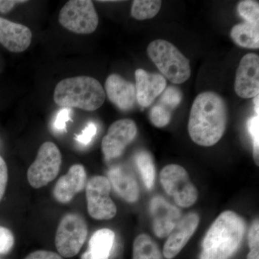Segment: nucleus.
<instances>
[{
  "label": "nucleus",
  "instance_id": "obj_1",
  "mask_svg": "<svg viewBox=\"0 0 259 259\" xmlns=\"http://www.w3.org/2000/svg\"><path fill=\"white\" fill-rule=\"evenodd\" d=\"M228 122V107L218 94L205 92L196 97L191 108L188 131L201 146H214L223 137Z\"/></svg>",
  "mask_w": 259,
  "mask_h": 259
},
{
  "label": "nucleus",
  "instance_id": "obj_2",
  "mask_svg": "<svg viewBox=\"0 0 259 259\" xmlns=\"http://www.w3.org/2000/svg\"><path fill=\"white\" fill-rule=\"evenodd\" d=\"M245 231L239 215L232 211L223 212L204 237L200 259H229L239 248Z\"/></svg>",
  "mask_w": 259,
  "mask_h": 259
},
{
  "label": "nucleus",
  "instance_id": "obj_3",
  "mask_svg": "<svg viewBox=\"0 0 259 259\" xmlns=\"http://www.w3.org/2000/svg\"><path fill=\"white\" fill-rule=\"evenodd\" d=\"M105 90L101 83L91 76L66 78L56 85L54 100L63 108H78L95 111L105 101Z\"/></svg>",
  "mask_w": 259,
  "mask_h": 259
},
{
  "label": "nucleus",
  "instance_id": "obj_4",
  "mask_svg": "<svg viewBox=\"0 0 259 259\" xmlns=\"http://www.w3.org/2000/svg\"><path fill=\"white\" fill-rule=\"evenodd\" d=\"M148 56L161 74L173 83L180 84L190 77V61L171 42L157 39L148 45Z\"/></svg>",
  "mask_w": 259,
  "mask_h": 259
},
{
  "label": "nucleus",
  "instance_id": "obj_5",
  "mask_svg": "<svg viewBox=\"0 0 259 259\" xmlns=\"http://www.w3.org/2000/svg\"><path fill=\"white\" fill-rule=\"evenodd\" d=\"M88 225L76 213L66 214L61 220L56 231L55 244L61 256L71 258L79 253L87 240Z\"/></svg>",
  "mask_w": 259,
  "mask_h": 259
},
{
  "label": "nucleus",
  "instance_id": "obj_6",
  "mask_svg": "<svg viewBox=\"0 0 259 259\" xmlns=\"http://www.w3.org/2000/svg\"><path fill=\"white\" fill-rule=\"evenodd\" d=\"M59 21L64 28L76 34H91L99 24L93 1L70 0L61 8Z\"/></svg>",
  "mask_w": 259,
  "mask_h": 259
},
{
  "label": "nucleus",
  "instance_id": "obj_7",
  "mask_svg": "<svg viewBox=\"0 0 259 259\" xmlns=\"http://www.w3.org/2000/svg\"><path fill=\"white\" fill-rule=\"evenodd\" d=\"M61 154L54 143L47 141L41 145L36 158L28 170L29 184L35 189L45 187L55 180L60 171Z\"/></svg>",
  "mask_w": 259,
  "mask_h": 259
},
{
  "label": "nucleus",
  "instance_id": "obj_8",
  "mask_svg": "<svg viewBox=\"0 0 259 259\" xmlns=\"http://www.w3.org/2000/svg\"><path fill=\"white\" fill-rule=\"evenodd\" d=\"M160 180L166 193L172 196L180 207H191L198 198V192L191 182L188 173L180 165L165 166L160 174Z\"/></svg>",
  "mask_w": 259,
  "mask_h": 259
},
{
  "label": "nucleus",
  "instance_id": "obj_9",
  "mask_svg": "<svg viewBox=\"0 0 259 259\" xmlns=\"http://www.w3.org/2000/svg\"><path fill=\"white\" fill-rule=\"evenodd\" d=\"M111 188L106 177L95 176L87 182L85 189L88 210L94 219L110 220L117 214V207L110 197Z\"/></svg>",
  "mask_w": 259,
  "mask_h": 259
},
{
  "label": "nucleus",
  "instance_id": "obj_10",
  "mask_svg": "<svg viewBox=\"0 0 259 259\" xmlns=\"http://www.w3.org/2000/svg\"><path fill=\"white\" fill-rule=\"evenodd\" d=\"M137 135V126L134 120L122 119L109 127L102 141V150L107 159L119 157Z\"/></svg>",
  "mask_w": 259,
  "mask_h": 259
},
{
  "label": "nucleus",
  "instance_id": "obj_11",
  "mask_svg": "<svg viewBox=\"0 0 259 259\" xmlns=\"http://www.w3.org/2000/svg\"><path fill=\"white\" fill-rule=\"evenodd\" d=\"M235 91L244 99L254 98L259 94V57L248 54L242 58L236 71Z\"/></svg>",
  "mask_w": 259,
  "mask_h": 259
},
{
  "label": "nucleus",
  "instance_id": "obj_12",
  "mask_svg": "<svg viewBox=\"0 0 259 259\" xmlns=\"http://www.w3.org/2000/svg\"><path fill=\"white\" fill-rule=\"evenodd\" d=\"M153 229L156 236H168L181 219L180 209L161 197H155L150 203Z\"/></svg>",
  "mask_w": 259,
  "mask_h": 259
},
{
  "label": "nucleus",
  "instance_id": "obj_13",
  "mask_svg": "<svg viewBox=\"0 0 259 259\" xmlns=\"http://www.w3.org/2000/svg\"><path fill=\"white\" fill-rule=\"evenodd\" d=\"M199 222L198 214L190 213L180 219L175 227L163 247V255L167 259L176 257L193 236Z\"/></svg>",
  "mask_w": 259,
  "mask_h": 259
},
{
  "label": "nucleus",
  "instance_id": "obj_14",
  "mask_svg": "<svg viewBox=\"0 0 259 259\" xmlns=\"http://www.w3.org/2000/svg\"><path fill=\"white\" fill-rule=\"evenodd\" d=\"M136 102L142 107H149L166 88L164 76L151 74L142 69L135 72Z\"/></svg>",
  "mask_w": 259,
  "mask_h": 259
},
{
  "label": "nucleus",
  "instance_id": "obj_15",
  "mask_svg": "<svg viewBox=\"0 0 259 259\" xmlns=\"http://www.w3.org/2000/svg\"><path fill=\"white\" fill-rule=\"evenodd\" d=\"M87 185V173L81 164L70 167L69 171L56 182L54 187V198L61 204L69 203L74 196L81 192Z\"/></svg>",
  "mask_w": 259,
  "mask_h": 259
},
{
  "label": "nucleus",
  "instance_id": "obj_16",
  "mask_svg": "<svg viewBox=\"0 0 259 259\" xmlns=\"http://www.w3.org/2000/svg\"><path fill=\"white\" fill-rule=\"evenodd\" d=\"M32 32L25 25L0 17V44L13 53L26 51L32 41Z\"/></svg>",
  "mask_w": 259,
  "mask_h": 259
},
{
  "label": "nucleus",
  "instance_id": "obj_17",
  "mask_svg": "<svg viewBox=\"0 0 259 259\" xmlns=\"http://www.w3.org/2000/svg\"><path fill=\"white\" fill-rule=\"evenodd\" d=\"M110 101L122 111L134 108L136 102V88L120 75L112 74L105 81V91Z\"/></svg>",
  "mask_w": 259,
  "mask_h": 259
},
{
  "label": "nucleus",
  "instance_id": "obj_18",
  "mask_svg": "<svg viewBox=\"0 0 259 259\" xmlns=\"http://www.w3.org/2000/svg\"><path fill=\"white\" fill-rule=\"evenodd\" d=\"M111 187L122 199L135 202L139 198V187L135 177L121 167H114L108 172Z\"/></svg>",
  "mask_w": 259,
  "mask_h": 259
},
{
  "label": "nucleus",
  "instance_id": "obj_19",
  "mask_svg": "<svg viewBox=\"0 0 259 259\" xmlns=\"http://www.w3.org/2000/svg\"><path fill=\"white\" fill-rule=\"evenodd\" d=\"M115 240V233L111 230H98L90 238L88 249L81 255V259H110Z\"/></svg>",
  "mask_w": 259,
  "mask_h": 259
},
{
  "label": "nucleus",
  "instance_id": "obj_20",
  "mask_svg": "<svg viewBox=\"0 0 259 259\" xmlns=\"http://www.w3.org/2000/svg\"><path fill=\"white\" fill-rule=\"evenodd\" d=\"M232 40L239 47L245 49L259 48V23H244L237 24L231 29Z\"/></svg>",
  "mask_w": 259,
  "mask_h": 259
},
{
  "label": "nucleus",
  "instance_id": "obj_21",
  "mask_svg": "<svg viewBox=\"0 0 259 259\" xmlns=\"http://www.w3.org/2000/svg\"><path fill=\"white\" fill-rule=\"evenodd\" d=\"M133 259H163L157 245L148 235H139L135 239Z\"/></svg>",
  "mask_w": 259,
  "mask_h": 259
},
{
  "label": "nucleus",
  "instance_id": "obj_22",
  "mask_svg": "<svg viewBox=\"0 0 259 259\" xmlns=\"http://www.w3.org/2000/svg\"><path fill=\"white\" fill-rule=\"evenodd\" d=\"M162 5L158 0H135L131 8V15L138 20H148L158 14Z\"/></svg>",
  "mask_w": 259,
  "mask_h": 259
},
{
  "label": "nucleus",
  "instance_id": "obj_23",
  "mask_svg": "<svg viewBox=\"0 0 259 259\" xmlns=\"http://www.w3.org/2000/svg\"><path fill=\"white\" fill-rule=\"evenodd\" d=\"M136 162L145 186L148 190H151L155 179V168L152 156L147 151H140L136 154Z\"/></svg>",
  "mask_w": 259,
  "mask_h": 259
},
{
  "label": "nucleus",
  "instance_id": "obj_24",
  "mask_svg": "<svg viewBox=\"0 0 259 259\" xmlns=\"http://www.w3.org/2000/svg\"><path fill=\"white\" fill-rule=\"evenodd\" d=\"M238 12L245 22L259 23V4L258 2L244 0L238 5Z\"/></svg>",
  "mask_w": 259,
  "mask_h": 259
},
{
  "label": "nucleus",
  "instance_id": "obj_25",
  "mask_svg": "<svg viewBox=\"0 0 259 259\" xmlns=\"http://www.w3.org/2000/svg\"><path fill=\"white\" fill-rule=\"evenodd\" d=\"M182 100V95L180 90L175 87H168L162 93L160 105L166 107L171 111L180 105Z\"/></svg>",
  "mask_w": 259,
  "mask_h": 259
},
{
  "label": "nucleus",
  "instance_id": "obj_26",
  "mask_svg": "<svg viewBox=\"0 0 259 259\" xmlns=\"http://www.w3.org/2000/svg\"><path fill=\"white\" fill-rule=\"evenodd\" d=\"M150 120L153 125L158 127H164L171 121V111L161 105H155L150 111Z\"/></svg>",
  "mask_w": 259,
  "mask_h": 259
},
{
  "label": "nucleus",
  "instance_id": "obj_27",
  "mask_svg": "<svg viewBox=\"0 0 259 259\" xmlns=\"http://www.w3.org/2000/svg\"><path fill=\"white\" fill-rule=\"evenodd\" d=\"M248 245L250 252L247 259H259V223L258 220L254 221L248 233Z\"/></svg>",
  "mask_w": 259,
  "mask_h": 259
},
{
  "label": "nucleus",
  "instance_id": "obj_28",
  "mask_svg": "<svg viewBox=\"0 0 259 259\" xmlns=\"http://www.w3.org/2000/svg\"><path fill=\"white\" fill-rule=\"evenodd\" d=\"M248 132L253 140V158L256 165L259 164V115H255L248 122Z\"/></svg>",
  "mask_w": 259,
  "mask_h": 259
},
{
  "label": "nucleus",
  "instance_id": "obj_29",
  "mask_svg": "<svg viewBox=\"0 0 259 259\" xmlns=\"http://www.w3.org/2000/svg\"><path fill=\"white\" fill-rule=\"evenodd\" d=\"M15 244L14 235L5 227L0 226V254H8Z\"/></svg>",
  "mask_w": 259,
  "mask_h": 259
},
{
  "label": "nucleus",
  "instance_id": "obj_30",
  "mask_svg": "<svg viewBox=\"0 0 259 259\" xmlns=\"http://www.w3.org/2000/svg\"><path fill=\"white\" fill-rule=\"evenodd\" d=\"M97 132V125L94 122H90L81 131V134L76 136V141L83 146H88L92 142L93 138L96 136Z\"/></svg>",
  "mask_w": 259,
  "mask_h": 259
},
{
  "label": "nucleus",
  "instance_id": "obj_31",
  "mask_svg": "<svg viewBox=\"0 0 259 259\" xmlns=\"http://www.w3.org/2000/svg\"><path fill=\"white\" fill-rule=\"evenodd\" d=\"M71 110L70 108H62L56 115L54 122V129L59 132H63L66 130V123L71 118Z\"/></svg>",
  "mask_w": 259,
  "mask_h": 259
},
{
  "label": "nucleus",
  "instance_id": "obj_32",
  "mask_svg": "<svg viewBox=\"0 0 259 259\" xmlns=\"http://www.w3.org/2000/svg\"><path fill=\"white\" fill-rule=\"evenodd\" d=\"M8 181V171L6 162L0 156V201L3 199V196L6 191L7 185Z\"/></svg>",
  "mask_w": 259,
  "mask_h": 259
},
{
  "label": "nucleus",
  "instance_id": "obj_33",
  "mask_svg": "<svg viewBox=\"0 0 259 259\" xmlns=\"http://www.w3.org/2000/svg\"><path fill=\"white\" fill-rule=\"evenodd\" d=\"M25 259H63L58 253L49 250H39L30 253Z\"/></svg>",
  "mask_w": 259,
  "mask_h": 259
},
{
  "label": "nucleus",
  "instance_id": "obj_34",
  "mask_svg": "<svg viewBox=\"0 0 259 259\" xmlns=\"http://www.w3.org/2000/svg\"><path fill=\"white\" fill-rule=\"evenodd\" d=\"M27 3L25 0H0V13H10L16 5Z\"/></svg>",
  "mask_w": 259,
  "mask_h": 259
},
{
  "label": "nucleus",
  "instance_id": "obj_35",
  "mask_svg": "<svg viewBox=\"0 0 259 259\" xmlns=\"http://www.w3.org/2000/svg\"><path fill=\"white\" fill-rule=\"evenodd\" d=\"M259 96L254 97V107L255 115H259Z\"/></svg>",
  "mask_w": 259,
  "mask_h": 259
}]
</instances>
